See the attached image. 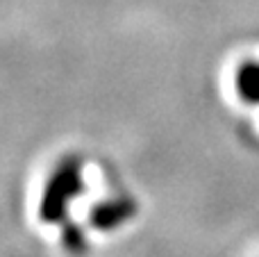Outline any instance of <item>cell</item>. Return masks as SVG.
Instances as JSON below:
<instances>
[{
    "label": "cell",
    "mask_w": 259,
    "mask_h": 257,
    "mask_svg": "<svg viewBox=\"0 0 259 257\" xmlns=\"http://www.w3.org/2000/svg\"><path fill=\"white\" fill-rule=\"evenodd\" d=\"M82 189V178H80V166L73 159H64L57 168L53 171V176L46 182L44 196H41V219L46 223L62 221L66 214L71 200L80 194Z\"/></svg>",
    "instance_id": "obj_1"
}]
</instances>
